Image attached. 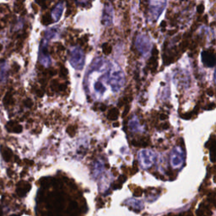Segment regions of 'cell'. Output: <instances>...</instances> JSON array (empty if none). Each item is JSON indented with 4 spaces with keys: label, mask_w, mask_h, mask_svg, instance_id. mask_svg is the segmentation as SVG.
Wrapping results in <instances>:
<instances>
[{
    "label": "cell",
    "mask_w": 216,
    "mask_h": 216,
    "mask_svg": "<svg viewBox=\"0 0 216 216\" xmlns=\"http://www.w3.org/2000/svg\"><path fill=\"white\" fill-rule=\"evenodd\" d=\"M125 83V76L123 70L117 66L112 64L110 73V86L114 93H117L121 90Z\"/></svg>",
    "instance_id": "1"
},
{
    "label": "cell",
    "mask_w": 216,
    "mask_h": 216,
    "mask_svg": "<svg viewBox=\"0 0 216 216\" xmlns=\"http://www.w3.org/2000/svg\"><path fill=\"white\" fill-rule=\"evenodd\" d=\"M85 53L80 47H71L69 50V62L74 69L81 70L85 65Z\"/></svg>",
    "instance_id": "2"
},
{
    "label": "cell",
    "mask_w": 216,
    "mask_h": 216,
    "mask_svg": "<svg viewBox=\"0 0 216 216\" xmlns=\"http://www.w3.org/2000/svg\"><path fill=\"white\" fill-rule=\"evenodd\" d=\"M135 46L137 50L144 57L148 56V54H150L151 51V41L150 40V38L145 35H139L137 36L135 41Z\"/></svg>",
    "instance_id": "3"
},
{
    "label": "cell",
    "mask_w": 216,
    "mask_h": 216,
    "mask_svg": "<svg viewBox=\"0 0 216 216\" xmlns=\"http://www.w3.org/2000/svg\"><path fill=\"white\" fill-rule=\"evenodd\" d=\"M156 155L150 150H142L139 153V160L144 168H150L155 161Z\"/></svg>",
    "instance_id": "4"
},
{
    "label": "cell",
    "mask_w": 216,
    "mask_h": 216,
    "mask_svg": "<svg viewBox=\"0 0 216 216\" xmlns=\"http://www.w3.org/2000/svg\"><path fill=\"white\" fill-rule=\"evenodd\" d=\"M165 1H150V14L153 21H156L158 18L164 11L165 6Z\"/></svg>",
    "instance_id": "5"
},
{
    "label": "cell",
    "mask_w": 216,
    "mask_h": 216,
    "mask_svg": "<svg viewBox=\"0 0 216 216\" xmlns=\"http://www.w3.org/2000/svg\"><path fill=\"white\" fill-rule=\"evenodd\" d=\"M184 152L180 147H175L171 152H170V165L174 168H179L182 165L184 162Z\"/></svg>",
    "instance_id": "6"
},
{
    "label": "cell",
    "mask_w": 216,
    "mask_h": 216,
    "mask_svg": "<svg viewBox=\"0 0 216 216\" xmlns=\"http://www.w3.org/2000/svg\"><path fill=\"white\" fill-rule=\"evenodd\" d=\"M47 40H43L41 44V47H40V55H39V61L41 64L45 67H48L50 64H51V59L49 57V55L47 54Z\"/></svg>",
    "instance_id": "7"
},
{
    "label": "cell",
    "mask_w": 216,
    "mask_h": 216,
    "mask_svg": "<svg viewBox=\"0 0 216 216\" xmlns=\"http://www.w3.org/2000/svg\"><path fill=\"white\" fill-rule=\"evenodd\" d=\"M112 20H113V8L110 4H106L103 10L102 24L105 26H108L112 24Z\"/></svg>",
    "instance_id": "8"
},
{
    "label": "cell",
    "mask_w": 216,
    "mask_h": 216,
    "mask_svg": "<svg viewBox=\"0 0 216 216\" xmlns=\"http://www.w3.org/2000/svg\"><path fill=\"white\" fill-rule=\"evenodd\" d=\"M202 60H203V63L206 66L213 67L214 65L215 64V55L211 54L209 52H203L202 53Z\"/></svg>",
    "instance_id": "9"
},
{
    "label": "cell",
    "mask_w": 216,
    "mask_h": 216,
    "mask_svg": "<svg viewBox=\"0 0 216 216\" xmlns=\"http://www.w3.org/2000/svg\"><path fill=\"white\" fill-rule=\"evenodd\" d=\"M63 11H64V4L63 3H59L55 6V8L52 11V17L53 18L54 21L59 20V19L63 14Z\"/></svg>",
    "instance_id": "10"
},
{
    "label": "cell",
    "mask_w": 216,
    "mask_h": 216,
    "mask_svg": "<svg viewBox=\"0 0 216 216\" xmlns=\"http://www.w3.org/2000/svg\"><path fill=\"white\" fill-rule=\"evenodd\" d=\"M6 128H7L9 132H11V133L19 134V133H21L22 132V126L20 125V124H18L15 122H14V121L9 122L8 124L6 125Z\"/></svg>",
    "instance_id": "11"
},
{
    "label": "cell",
    "mask_w": 216,
    "mask_h": 216,
    "mask_svg": "<svg viewBox=\"0 0 216 216\" xmlns=\"http://www.w3.org/2000/svg\"><path fill=\"white\" fill-rule=\"evenodd\" d=\"M129 129H131L132 131L134 132H139V131H141L140 125H139V120L137 119V117H134L133 119L130 120L129 122Z\"/></svg>",
    "instance_id": "12"
},
{
    "label": "cell",
    "mask_w": 216,
    "mask_h": 216,
    "mask_svg": "<svg viewBox=\"0 0 216 216\" xmlns=\"http://www.w3.org/2000/svg\"><path fill=\"white\" fill-rule=\"evenodd\" d=\"M57 35H58V28H57V26H54V27L52 28V29L47 30V31L45 32L46 40L53 38V37H55Z\"/></svg>",
    "instance_id": "13"
},
{
    "label": "cell",
    "mask_w": 216,
    "mask_h": 216,
    "mask_svg": "<svg viewBox=\"0 0 216 216\" xmlns=\"http://www.w3.org/2000/svg\"><path fill=\"white\" fill-rule=\"evenodd\" d=\"M1 152H2V155H3V158L6 161H9V160L12 158L13 152H12V150L10 149H9V148H7V147H5L4 149L3 148V149L1 150Z\"/></svg>",
    "instance_id": "14"
},
{
    "label": "cell",
    "mask_w": 216,
    "mask_h": 216,
    "mask_svg": "<svg viewBox=\"0 0 216 216\" xmlns=\"http://www.w3.org/2000/svg\"><path fill=\"white\" fill-rule=\"evenodd\" d=\"M118 110L117 108H112L111 110H110L109 113H108V116H107V118L111 121H115L117 120V117H118Z\"/></svg>",
    "instance_id": "15"
},
{
    "label": "cell",
    "mask_w": 216,
    "mask_h": 216,
    "mask_svg": "<svg viewBox=\"0 0 216 216\" xmlns=\"http://www.w3.org/2000/svg\"><path fill=\"white\" fill-rule=\"evenodd\" d=\"M102 170H103V163L101 161H97L95 165V167H94V175H99L100 173L102 171Z\"/></svg>",
    "instance_id": "16"
},
{
    "label": "cell",
    "mask_w": 216,
    "mask_h": 216,
    "mask_svg": "<svg viewBox=\"0 0 216 216\" xmlns=\"http://www.w3.org/2000/svg\"><path fill=\"white\" fill-rule=\"evenodd\" d=\"M13 101H14V99H13L12 94L10 93V91H9L4 98V104L5 105H9L10 104H13Z\"/></svg>",
    "instance_id": "17"
},
{
    "label": "cell",
    "mask_w": 216,
    "mask_h": 216,
    "mask_svg": "<svg viewBox=\"0 0 216 216\" xmlns=\"http://www.w3.org/2000/svg\"><path fill=\"white\" fill-rule=\"evenodd\" d=\"M102 51H103V53H105V55H109L111 52V47L109 46L108 43H104L102 45Z\"/></svg>",
    "instance_id": "18"
},
{
    "label": "cell",
    "mask_w": 216,
    "mask_h": 216,
    "mask_svg": "<svg viewBox=\"0 0 216 216\" xmlns=\"http://www.w3.org/2000/svg\"><path fill=\"white\" fill-rule=\"evenodd\" d=\"M42 23L44 25H49V24L52 23V18H51V15L50 14H45L43 18H42Z\"/></svg>",
    "instance_id": "19"
},
{
    "label": "cell",
    "mask_w": 216,
    "mask_h": 216,
    "mask_svg": "<svg viewBox=\"0 0 216 216\" xmlns=\"http://www.w3.org/2000/svg\"><path fill=\"white\" fill-rule=\"evenodd\" d=\"M67 133L69 134V136H71V137H74L76 133L75 127H74V126H69V127L67 129Z\"/></svg>",
    "instance_id": "20"
},
{
    "label": "cell",
    "mask_w": 216,
    "mask_h": 216,
    "mask_svg": "<svg viewBox=\"0 0 216 216\" xmlns=\"http://www.w3.org/2000/svg\"><path fill=\"white\" fill-rule=\"evenodd\" d=\"M60 74H61V76H63V77H67V75H68V70H67V69L65 67H64V66H61Z\"/></svg>",
    "instance_id": "21"
},
{
    "label": "cell",
    "mask_w": 216,
    "mask_h": 216,
    "mask_svg": "<svg viewBox=\"0 0 216 216\" xmlns=\"http://www.w3.org/2000/svg\"><path fill=\"white\" fill-rule=\"evenodd\" d=\"M59 84L58 83V81L57 80H53L52 81V84H51V87H52V89L53 90H55V89H57L58 90V88H59Z\"/></svg>",
    "instance_id": "22"
},
{
    "label": "cell",
    "mask_w": 216,
    "mask_h": 216,
    "mask_svg": "<svg viewBox=\"0 0 216 216\" xmlns=\"http://www.w3.org/2000/svg\"><path fill=\"white\" fill-rule=\"evenodd\" d=\"M33 105V102H32V100L30 99H26L25 100V106H27V107H31Z\"/></svg>",
    "instance_id": "23"
},
{
    "label": "cell",
    "mask_w": 216,
    "mask_h": 216,
    "mask_svg": "<svg viewBox=\"0 0 216 216\" xmlns=\"http://www.w3.org/2000/svg\"><path fill=\"white\" fill-rule=\"evenodd\" d=\"M65 90H66V85H65L64 84H61V85H59V88H58V90H59V91H64Z\"/></svg>",
    "instance_id": "24"
},
{
    "label": "cell",
    "mask_w": 216,
    "mask_h": 216,
    "mask_svg": "<svg viewBox=\"0 0 216 216\" xmlns=\"http://www.w3.org/2000/svg\"><path fill=\"white\" fill-rule=\"evenodd\" d=\"M36 94H37V95L39 96V97H42L43 96V95H44V92L41 90H36Z\"/></svg>",
    "instance_id": "25"
},
{
    "label": "cell",
    "mask_w": 216,
    "mask_h": 216,
    "mask_svg": "<svg viewBox=\"0 0 216 216\" xmlns=\"http://www.w3.org/2000/svg\"><path fill=\"white\" fill-rule=\"evenodd\" d=\"M105 107H106V106H105V105H100V110H101V111H105Z\"/></svg>",
    "instance_id": "26"
},
{
    "label": "cell",
    "mask_w": 216,
    "mask_h": 216,
    "mask_svg": "<svg viewBox=\"0 0 216 216\" xmlns=\"http://www.w3.org/2000/svg\"><path fill=\"white\" fill-rule=\"evenodd\" d=\"M215 85H216V69L215 71Z\"/></svg>",
    "instance_id": "27"
},
{
    "label": "cell",
    "mask_w": 216,
    "mask_h": 216,
    "mask_svg": "<svg viewBox=\"0 0 216 216\" xmlns=\"http://www.w3.org/2000/svg\"><path fill=\"white\" fill-rule=\"evenodd\" d=\"M113 126H114V127H117V126H119V123H114V124H113Z\"/></svg>",
    "instance_id": "28"
},
{
    "label": "cell",
    "mask_w": 216,
    "mask_h": 216,
    "mask_svg": "<svg viewBox=\"0 0 216 216\" xmlns=\"http://www.w3.org/2000/svg\"><path fill=\"white\" fill-rule=\"evenodd\" d=\"M2 49H3V46H2V45L0 44V52L2 51Z\"/></svg>",
    "instance_id": "29"
}]
</instances>
